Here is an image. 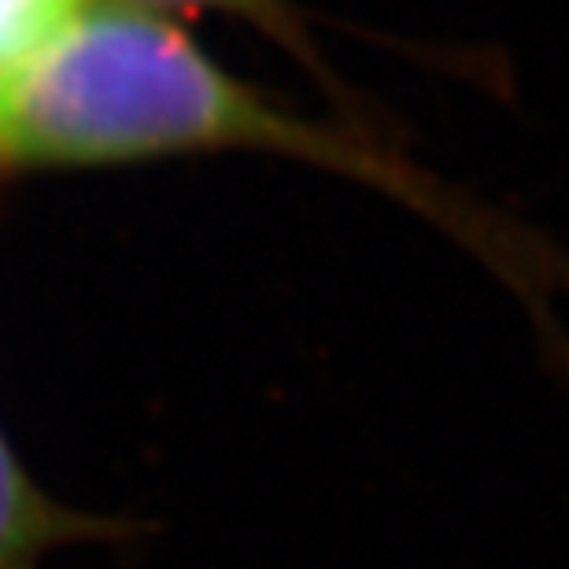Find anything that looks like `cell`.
Listing matches in <instances>:
<instances>
[{"label":"cell","instance_id":"6da1fadb","mask_svg":"<svg viewBox=\"0 0 569 569\" xmlns=\"http://www.w3.org/2000/svg\"><path fill=\"white\" fill-rule=\"evenodd\" d=\"M203 152L281 156L407 203L503 278L543 322V337L566 348L551 296L569 292V252L367 130L326 127L274 104L174 19L89 0L38 49L0 67L4 163L108 167Z\"/></svg>","mask_w":569,"mask_h":569},{"label":"cell","instance_id":"7a4b0ae2","mask_svg":"<svg viewBox=\"0 0 569 569\" xmlns=\"http://www.w3.org/2000/svg\"><path fill=\"white\" fill-rule=\"evenodd\" d=\"M127 532V521L89 518L52 503L0 437V569H38L44 555L63 543L119 540Z\"/></svg>","mask_w":569,"mask_h":569},{"label":"cell","instance_id":"3957f363","mask_svg":"<svg viewBox=\"0 0 569 569\" xmlns=\"http://www.w3.org/2000/svg\"><path fill=\"white\" fill-rule=\"evenodd\" d=\"M116 4H130L152 16H222L233 22L252 27L263 41H274L281 52H289L296 63L303 67L315 82H322L329 93H337L340 104H348V89L340 86V78L333 67L326 63L322 49L315 44L311 30L303 27L300 11L292 0H116Z\"/></svg>","mask_w":569,"mask_h":569},{"label":"cell","instance_id":"277c9868","mask_svg":"<svg viewBox=\"0 0 569 569\" xmlns=\"http://www.w3.org/2000/svg\"><path fill=\"white\" fill-rule=\"evenodd\" d=\"M82 4L89 0H0V67L38 49Z\"/></svg>","mask_w":569,"mask_h":569}]
</instances>
